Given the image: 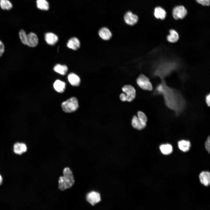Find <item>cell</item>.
I'll list each match as a JSON object with an SVG mask.
<instances>
[{
	"mask_svg": "<svg viewBox=\"0 0 210 210\" xmlns=\"http://www.w3.org/2000/svg\"><path fill=\"white\" fill-rule=\"evenodd\" d=\"M0 6L3 9L9 10L12 7V5L8 0H0Z\"/></svg>",
	"mask_w": 210,
	"mask_h": 210,
	"instance_id": "obj_25",
	"label": "cell"
},
{
	"mask_svg": "<svg viewBox=\"0 0 210 210\" xmlns=\"http://www.w3.org/2000/svg\"><path fill=\"white\" fill-rule=\"evenodd\" d=\"M19 36L22 43L25 45H27V34L23 30H21L19 32Z\"/></svg>",
	"mask_w": 210,
	"mask_h": 210,
	"instance_id": "obj_26",
	"label": "cell"
},
{
	"mask_svg": "<svg viewBox=\"0 0 210 210\" xmlns=\"http://www.w3.org/2000/svg\"><path fill=\"white\" fill-rule=\"evenodd\" d=\"M137 117L143 123L146 124L147 118L145 114L141 111H139L137 112Z\"/></svg>",
	"mask_w": 210,
	"mask_h": 210,
	"instance_id": "obj_27",
	"label": "cell"
},
{
	"mask_svg": "<svg viewBox=\"0 0 210 210\" xmlns=\"http://www.w3.org/2000/svg\"><path fill=\"white\" fill-rule=\"evenodd\" d=\"M68 80L72 86H77L79 85L80 79L79 77L74 73L69 74L68 76Z\"/></svg>",
	"mask_w": 210,
	"mask_h": 210,
	"instance_id": "obj_19",
	"label": "cell"
},
{
	"mask_svg": "<svg viewBox=\"0 0 210 210\" xmlns=\"http://www.w3.org/2000/svg\"><path fill=\"white\" fill-rule=\"evenodd\" d=\"M63 174V176L60 177L59 180V188L61 190L70 188L75 182L72 172L69 168L64 169Z\"/></svg>",
	"mask_w": 210,
	"mask_h": 210,
	"instance_id": "obj_3",
	"label": "cell"
},
{
	"mask_svg": "<svg viewBox=\"0 0 210 210\" xmlns=\"http://www.w3.org/2000/svg\"><path fill=\"white\" fill-rule=\"evenodd\" d=\"M196 2L204 6H209L210 0H196Z\"/></svg>",
	"mask_w": 210,
	"mask_h": 210,
	"instance_id": "obj_28",
	"label": "cell"
},
{
	"mask_svg": "<svg viewBox=\"0 0 210 210\" xmlns=\"http://www.w3.org/2000/svg\"><path fill=\"white\" fill-rule=\"evenodd\" d=\"M37 7L39 9L43 10H47L49 8V5L46 0H37Z\"/></svg>",
	"mask_w": 210,
	"mask_h": 210,
	"instance_id": "obj_24",
	"label": "cell"
},
{
	"mask_svg": "<svg viewBox=\"0 0 210 210\" xmlns=\"http://www.w3.org/2000/svg\"><path fill=\"white\" fill-rule=\"evenodd\" d=\"M178 146L180 150L183 152H186L189 150L191 144L189 141L182 140L178 142Z\"/></svg>",
	"mask_w": 210,
	"mask_h": 210,
	"instance_id": "obj_21",
	"label": "cell"
},
{
	"mask_svg": "<svg viewBox=\"0 0 210 210\" xmlns=\"http://www.w3.org/2000/svg\"><path fill=\"white\" fill-rule=\"evenodd\" d=\"M160 149L162 153L166 155L170 154L173 151L172 146L168 144L160 145Z\"/></svg>",
	"mask_w": 210,
	"mask_h": 210,
	"instance_id": "obj_22",
	"label": "cell"
},
{
	"mask_svg": "<svg viewBox=\"0 0 210 210\" xmlns=\"http://www.w3.org/2000/svg\"><path fill=\"white\" fill-rule=\"evenodd\" d=\"M13 150L16 154L21 155L27 151V147L24 143L17 142L14 145Z\"/></svg>",
	"mask_w": 210,
	"mask_h": 210,
	"instance_id": "obj_14",
	"label": "cell"
},
{
	"mask_svg": "<svg viewBox=\"0 0 210 210\" xmlns=\"http://www.w3.org/2000/svg\"><path fill=\"white\" fill-rule=\"evenodd\" d=\"M160 61L155 66L153 74L161 78L169 75L178 67V63L175 61L164 60Z\"/></svg>",
	"mask_w": 210,
	"mask_h": 210,
	"instance_id": "obj_2",
	"label": "cell"
},
{
	"mask_svg": "<svg viewBox=\"0 0 210 210\" xmlns=\"http://www.w3.org/2000/svg\"><path fill=\"white\" fill-rule=\"evenodd\" d=\"M53 87L56 91L59 93H62L65 89L66 84L62 81L57 80L54 83Z\"/></svg>",
	"mask_w": 210,
	"mask_h": 210,
	"instance_id": "obj_20",
	"label": "cell"
},
{
	"mask_svg": "<svg viewBox=\"0 0 210 210\" xmlns=\"http://www.w3.org/2000/svg\"><path fill=\"white\" fill-rule=\"evenodd\" d=\"M210 94H207L205 97V100L206 103L208 106H210Z\"/></svg>",
	"mask_w": 210,
	"mask_h": 210,
	"instance_id": "obj_31",
	"label": "cell"
},
{
	"mask_svg": "<svg viewBox=\"0 0 210 210\" xmlns=\"http://www.w3.org/2000/svg\"><path fill=\"white\" fill-rule=\"evenodd\" d=\"M5 47L2 42L0 40V57L4 52Z\"/></svg>",
	"mask_w": 210,
	"mask_h": 210,
	"instance_id": "obj_30",
	"label": "cell"
},
{
	"mask_svg": "<svg viewBox=\"0 0 210 210\" xmlns=\"http://www.w3.org/2000/svg\"><path fill=\"white\" fill-rule=\"evenodd\" d=\"M54 70L56 72L64 75L68 71V68L65 65L58 64L54 67Z\"/></svg>",
	"mask_w": 210,
	"mask_h": 210,
	"instance_id": "obj_23",
	"label": "cell"
},
{
	"mask_svg": "<svg viewBox=\"0 0 210 210\" xmlns=\"http://www.w3.org/2000/svg\"><path fill=\"white\" fill-rule=\"evenodd\" d=\"M86 198L87 201L92 206L99 202L101 200L100 194L95 191H92L88 193Z\"/></svg>",
	"mask_w": 210,
	"mask_h": 210,
	"instance_id": "obj_8",
	"label": "cell"
},
{
	"mask_svg": "<svg viewBox=\"0 0 210 210\" xmlns=\"http://www.w3.org/2000/svg\"><path fill=\"white\" fill-rule=\"evenodd\" d=\"M169 34L167 37V40L168 42L175 43L177 42L179 39V35L176 31L173 29L169 31Z\"/></svg>",
	"mask_w": 210,
	"mask_h": 210,
	"instance_id": "obj_17",
	"label": "cell"
},
{
	"mask_svg": "<svg viewBox=\"0 0 210 210\" xmlns=\"http://www.w3.org/2000/svg\"><path fill=\"white\" fill-rule=\"evenodd\" d=\"M122 90L125 94L126 101L131 102L135 98L136 91L132 85L130 84L125 85L122 87Z\"/></svg>",
	"mask_w": 210,
	"mask_h": 210,
	"instance_id": "obj_6",
	"label": "cell"
},
{
	"mask_svg": "<svg viewBox=\"0 0 210 210\" xmlns=\"http://www.w3.org/2000/svg\"><path fill=\"white\" fill-rule=\"evenodd\" d=\"M201 183L205 186H208L210 183V174L208 172H202L199 175Z\"/></svg>",
	"mask_w": 210,
	"mask_h": 210,
	"instance_id": "obj_15",
	"label": "cell"
},
{
	"mask_svg": "<svg viewBox=\"0 0 210 210\" xmlns=\"http://www.w3.org/2000/svg\"><path fill=\"white\" fill-rule=\"evenodd\" d=\"M153 94L162 95L166 106L174 111L176 116H179L185 110L186 102L182 94L167 86L164 80L157 85Z\"/></svg>",
	"mask_w": 210,
	"mask_h": 210,
	"instance_id": "obj_1",
	"label": "cell"
},
{
	"mask_svg": "<svg viewBox=\"0 0 210 210\" xmlns=\"http://www.w3.org/2000/svg\"><path fill=\"white\" fill-rule=\"evenodd\" d=\"M131 123L133 128L139 130L144 129L146 126V124L142 122L136 115L132 117Z\"/></svg>",
	"mask_w": 210,
	"mask_h": 210,
	"instance_id": "obj_11",
	"label": "cell"
},
{
	"mask_svg": "<svg viewBox=\"0 0 210 210\" xmlns=\"http://www.w3.org/2000/svg\"><path fill=\"white\" fill-rule=\"evenodd\" d=\"M154 15L158 19L161 20L164 19L166 16L165 10L161 7L158 6L155 7L154 10Z\"/></svg>",
	"mask_w": 210,
	"mask_h": 210,
	"instance_id": "obj_16",
	"label": "cell"
},
{
	"mask_svg": "<svg viewBox=\"0 0 210 210\" xmlns=\"http://www.w3.org/2000/svg\"><path fill=\"white\" fill-rule=\"evenodd\" d=\"M205 147L206 150L209 153H210V137L209 136L205 142Z\"/></svg>",
	"mask_w": 210,
	"mask_h": 210,
	"instance_id": "obj_29",
	"label": "cell"
},
{
	"mask_svg": "<svg viewBox=\"0 0 210 210\" xmlns=\"http://www.w3.org/2000/svg\"><path fill=\"white\" fill-rule=\"evenodd\" d=\"M45 40L49 45H53L57 42L58 38L57 36L54 34L48 32L45 35Z\"/></svg>",
	"mask_w": 210,
	"mask_h": 210,
	"instance_id": "obj_13",
	"label": "cell"
},
{
	"mask_svg": "<svg viewBox=\"0 0 210 210\" xmlns=\"http://www.w3.org/2000/svg\"><path fill=\"white\" fill-rule=\"evenodd\" d=\"M136 83L138 85L144 90L151 91L153 89V86L149 79L143 74L139 76Z\"/></svg>",
	"mask_w": 210,
	"mask_h": 210,
	"instance_id": "obj_5",
	"label": "cell"
},
{
	"mask_svg": "<svg viewBox=\"0 0 210 210\" xmlns=\"http://www.w3.org/2000/svg\"><path fill=\"white\" fill-rule=\"evenodd\" d=\"M98 34L100 37L105 41L109 40L112 36L111 32L108 28L105 27L101 28L99 31Z\"/></svg>",
	"mask_w": 210,
	"mask_h": 210,
	"instance_id": "obj_12",
	"label": "cell"
},
{
	"mask_svg": "<svg viewBox=\"0 0 210 210\" xmlns=\"http://www.w3.org/2000/svg\"><path fill=\"white\" fill-rule=\"evenodd\" d=\"M124 19L126 24L133 25L137 23L138 18L137 15L133 14L131 12L128 11L124 15Z\"/></svg>",
	"mask_w": 210,
	"mask_h": 210,
	"instance_id": "obj_9",
	"label": "cell"
},
{
	"mask_svg": "<svg viewBox=\"0 0 210 210\" xmlns=\"http://www.w3.org/2000/svg\"><path fill=\"white\" fill-rule=\"evenodd\" d=\"M2 178L1 176L0 175V185H1L2 183Z\"/></svg>",
	"mask_w": 210,
	"mask_h": 210,
	"instance_id": "obj_32",
	"label": "cell"
},
{
	"mask_svg": "<svg viewBox=\"0 0 210 210\" xmlns=\"http://www.w3.org/2000/svg\"><path fill=\"white\" fill-rule=\"evenodd\" d=\"M38 43V39L36 35L33 32L27 34V45L30 47H35Z\"/></svg>",
	"mask_w": 210,
	"mask_h": 210,
	"instance_id": "obj_10",
	"label": "cell"
},
{
	"mask_svg": "<svg viewBox=\"0 0 210 210\" xmlns=\"http://www.w3.org/2000/svg\"><path fill=\"white\" fill-rule=\"evenodd\" d=\"M187 13V11L185 8L181 5L176 6L172 11L173 16L176 20L183 19Z\"/></svg>",
	"mask_w": 210,
	"mask_h": 210,
	"instance_id": "obj_7",
	"label": "cell"
},
{
	"mask_svg": "<svg viewBox=\"0 0 210 210\" xmlns=\"http://www.w3.org/2000/svg\"><path fill=\"white\" fill-rule=\"evenodd\" d=\"M80 45L79 40L75 37L70 38L67 43V46L68 48L74 50L78 49L80 47Z\"/></svg>",
	"mask_w": 210,
	"mask_h": 210,
	"instance_id": "obj_18",
	"label": "cell"
},
{
	"mask_svg": "<svg viewBox=\"0 0 210 210\" xmlns=\"http://www.w3.org/2000/svg\"><path fill=\"white\" fill-rule=\"evenodd\" d=\"M78 107V102L77 99L72 97L63 102L62 107L66 112L71 113L76 111Z\"/></svg>",
	"mask_w": 210,
	"mask_h": 210,
	"instance_id": "obj_4",
	"label": "cell"
}]
</instances>
